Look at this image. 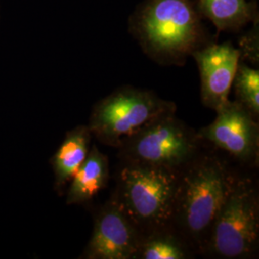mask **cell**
I'll return each mask as SVG.
<instances>
[{
    "label": "cell",
    "instance_id": "cell-10",
    "mask_svg": "<svg viewBox=\"0 0 259 259\" xmlns=\"http://www.w3.org/2000/svg\"><path fill=\"white\" fill-rule=\"evenodd\" d=\"M66 204L89 203L107 186L110 180V163L108 157L93 145L82 165L72 177Z\"/></svg>",
    "mask_w": 259,
    "mask_h": 259
},
{
    "label": "cell",
    "instance_id": "cell-7",
    "mask_svg": "<svg viewBox=\"0 0 259 259\" xmlns=\"http://www.w3.org/2000/svg\"><path fill=\"white\" fill-rule=\"evenodd\" d=\"M216 112V118L197 132L198 137L204 144L210 145L238 163L257 166L258 121L237 101L229 100Z\"/></svg>",
    "mask_w": 259,
    "mask_h": 259
},
{
    "label": "cell",
    "instance_id": "cell-9",
    "mask_svg": "<svg viewBox=\"0 0 259 259\" xmlns=\"http://www.w3.org/2000/svg\"><path fill=\"white\" fill-rule=\"evenodd\" d=\"M201 75V99L217 111L229 101L232 83L240 64V50L231 45H212L193 53Z\"/></svg>",
    "mask_w": 259,
    "mask_h": 259
},
{
    "label": "cell",
    "instance_id": "cell-2",
    "mask_svg": "<svg viewBox=\"0 0 259 259\" xmlns=\"http://www.w3.org/2000/svg\"><path fill=\"white\" fill-rule=\"evenodd\" d=\"M179 173L163 168L122 163L112 196L141 238L170 228Z\"/></svg>",
    "mask_w": 259,
    "mask_h": 259
},
{
    "label": "cell",
    "instance_id": "cell-5",
    "mask_svg": "<svg viewBox=\"0 0 259 259\" xmlns=\"http://www.w3.org/2000/svg\"><path fill=\"white\" fill-rule=\"evenodd\" d=\"M174 111V103L162 100L154 93L122 89L94 106L88 127L101 143L117 149L151 121Z\"/></svg>",
    "mask_w": 259,
    "mask_h": 259
},
{
    "label": "cell",
    "instance_id": "cell-3",
    "mask_svg": "<svg viewBox=\"0 0 259 259\" xmlns=\"http://www.w3.org/2000/svg\"><path fill=\"white\" fill-rule=\"evenodd\" d=\"M204 146L197 132L179 119L174 111L151 121L117 149L121 163L180 172Z\"/></svg>",
    "mask_w": 259,
    "mask_h": 259
},
{
    "label": "cell",
    "instance_id": "cell-13",
    "mask_svg": "<svg viewBox=\"0 0 259 259\" xmlns=\"http://www.w3.org/2000/svg\"><path fill=\"white\" fill-rule=\"evenodd\" d=\"M201 9L216 27H238L250 18L246 0H200Z\"/></svg>",
    "mask_w": 259,
    "mask_h": 259
},
{
    "label": "cell",
    "instance_id": "cell-11",
    "mask_svg": "<svg viewBox=\"0 0 259 259\" xmlns=\"http://www.w3.org/2000/svg\"><path fill=\"white\" fill-rule=\"evenodd\" d=\"M92 133L88 126H78L67 132L65 139L51 159L55 176V189L62 192L74 176L91 150Z\"/></svg>",
    "mask_w": 259,
    "mask_h": 259
},
{
    "label": "cell",
    "instance_id": "cell-8",
    "mask_svg": "<svg viewBox=\"0 0 259 259\" xmlns=\"http://www.w3.org/2000/svg\"><path fill=\"white\" fill-rule=\"evenodd\" d=\"M141 235L113 196L95 217L87 259H138Z\"/></svg>",
    "mask_w": 259,
    "mask_h": 259
},
{
    "label": "cell",
    "instance_id": "cell-14",
    "mask_svg": "<svg viewBox=\"0 0 259 259\" xmlns=\"http://www.w3.org/2000/svg\"><path fill=\"white\" fill-rule=\"evenodd\" d=\"M237 102L258 121L259 72L245 65H238L233 83Z\"/></svg>",
    "mask_w": 259,
    "mask_h": 259
},
{
    "label": "cell",
    "instance_id": "cell-1",
    "mask_svg": "<svg viewBox=\"0 0 259 259\" xmlns=\"http://www.w3.org/2000/svg\"><path fill=\"white\" fill-rule=\"evenodd\" d=\"M240 175L219 151H204L179 173L170 228L204 255L215 220Z\"/></svg>",
    "mask_w": 259,
    "mask_h": 259
},
{
    "label": "cell",
    "instance_id": "cell-4",
    "mask_svg": "<svg viewBox=\"0 0 259 259\" xmlns=\"http://www.w3.org/2000/svg\"><path fill=\"white\" fill-rule=\"evenodd\" d=\"M258 248V185L252 178L240 174L215 220L204 255L253 258Z\"/></svg>",
    "mask_w": 259,
    "mask_h": 259
},
{
    "label": "cell",
    "instance_id": "cell-6",
    "mask_svg": "<svg viewBox=\"0 0 259 259\" xmlns=\"http://www.w3.org/2000/svg\"><path fill=\"white\" fill-rule=\"evenodd\" d=\"M142 38L158 57L180 59L197 50L201 27L188 0H154L141 19Z\"/></svg>",
    "mask_w": 259,
    "mask_h": 259
},
{
    "label": "cell",
    "instance_id": "cell-12",
    "mask_svg": "<svg viewBox=\"0 0 259 259\" xmlns=\"http://www.w3.org/2000/svg\"><path fill=\"white\" fill-rule=\"evenodd\" d=\"M195 254L171 228L141 238L138 259H188Z\"/></svg>",
    "mask_w": 259,
    "mask_h": 259
}]
</instances>
